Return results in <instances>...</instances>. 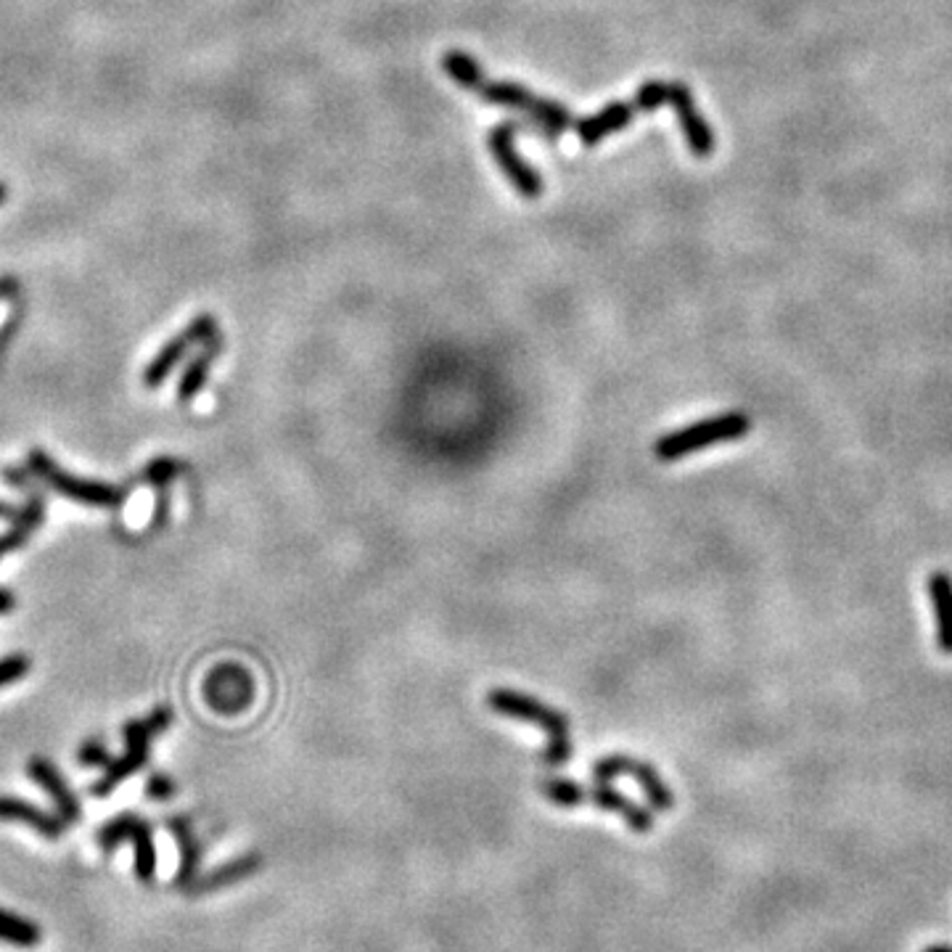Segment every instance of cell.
Segmentation results:
<instances>
[{
	"label": "cell",
	"mask_w": 952,
	"mask_h": 952,
	"mask_svg": "<svg viewBox=\"0 0 952 952\" xmlns=\"http://www.w3.org/2000/svg\"><path fill=\"white\" fill-rule=\"evenodd\" d=\"M487 706L495 714L508 719H517V723L535 725L545 733V749L540 759L548 768H562L569 762V757L575 755V744H571V723L564 712L553 710L551 704L540 701L530 693L511 691V688H495L487 693Z\"/></svg>",
	"instance_id": "6da1fadb"
},
{
	"label": "cell",
	"mask_w": 952,
	"mask_h": 952,
	"mask_svg": "<svg viewBox=\"0 0 952 952\" xmlns=\"http://www.w3.org/2000/svg\"><path fill=\"white\" fill-rule=\"evenodd\" d=\"M537 789L540 794L556 804V807L575 809V807H582V804H590V807L603 809V813L620 815L633 834L654 831L651 813H648L646 807H641V804H635L630 796L622 794V791L607 786V783H596V786L588 789V786H580V783L569 781V778H543V781L537 783Z\"/></svg>",
	"instance_id": "7a4b0ae2"
},
{
	"label": "cell",
	"mask_w": 952,
	"mask_h": 952,
	"mask_svg": "<svg viewBox=\"0 0 952 952\" xmlns=\"http://www.w3.org/2000/svg\"><path fill=\"white\" fill-rule=\"evenodd\" d=\"M172 725V710L170 706H157L149 717L133 719L122 728V738H125V751L120 757H114L112 762L104 768V775L90 786L93 796H109L122 781L140 773L149 762V751L154 736L165 733Z\"/></svg>",
	"instance_id": "3957f363"
},
{
	"label": "cell",
	"mask_w": 952,
	"mask_h": 952,
	"mask_svg": "<svg viewBox=\"0 0 952 952\" xmlns=\"http://www.w3.org/2000/svg\"><path fill=\"white\" fill-rule=\"evenodd\" d=\"M751 432V418L746 413H719L704 421L691 423V427L678 429L654 442V455L659 461L672 463L685 458V455L701 453V450H710L719 442H736Z\"/></svg>",
	"instance_id": "277c9868"
},
{
	"label": "cell",
	"mask_w": 952,
	"mask_h": 952,
	"mask_svg": "<svg viewBox=\"0 0 952 952\" xmlns=\"http://www.w3.org/2000/svg\"><path fill=\"white\" fill-rule=\"evenodd\" d=\"M27 468L37 476V479L45 481L50 490L64 495V498L75 500V503L95 506V508H117L122 500H125V492H122L120 487L106 485V481H99V479H82V476L64 472L59 463L50 458L45 450H37V447L30 450Z\"/></svg>",
	"instance_id": "5b68a950"
},
{
	"label": "cell",
	"mask_w": 952,
	"mask_h": 952,
	"mask_svg": "<svg viewBox=\"0 0 952 952\" xmlns=\"http://www.w3.org/2000/svg\"><path fill=\"white\" fill-rule=\"evenodd\" d=\"M202 693L212 712L223 714V717H236L252 706L257 685L247 667L236 665V661H223V665L212 667L204 678Z\"/></svg>",
	"instance_id": "8992f818"
},
{
	"label": "cell",
	"mask_w": 952,
	"mask_h": 952,
	"mask_svg": "<svg viewBox=\"0 0 952 952\" xmlns=\"http://www.w3.org/2000/svg\"><path fill=\"white\" fill-rule=\"evenodd\" d=\"M593 775L598 783H609L614 781V778L630 775L635 778V783H638L643 794H646V800L656 813H670L675 807V794L670 791V786L665 783V778L659 775V770L654 768V764H648L646 759H635L627 755H611V757H601L593 764Z\"/></svg>",
	"instance_id": "52a82bcc"
},
{
	"label": "cell",
	"mask_w": 952,
	"mask_h": 952,
	"mask_svg": "<svg viewBox=\"0 0 952 952\" xmlns=\"http://www.w3.org/2000/svg\"><path fill=\"white\" fill-rule=\"evenodd\" d=\"M519 131V122H500V125H495L490 135H487V146H490L492 159L498 162L500 170H503V175L511 180L513 189L519 191V196L540 199L543 196V178L537 175L535 167L526 165L524 159L519 157L517 146H513V138H517Z\"/></svg>",
	"instance_id": "ba28073f"
},
{
	"label": "cell",
	"mask_w": 952,
	"mask_h": 952,
	"mask_svg": "<svg viewBox=\"0 0 952 952\" xmlns=\"http://www.w3.org/2000/svg\"><path fill=\"white\" fill-rule=\"evenodd\" d=\"M215 337H220V333H217L215 315H199L194 324L185 328V331H180L175 339H170V342H167L162 350L154 355L151 363L146 365V371H144L146 387L149 389L162 387V384L167 382V376H170V373L178 369L180 360L185 358V352H189L191 347L207 344Z\"/></svg>",
	"instance_id": "9c48e42d"
},
{
	"label": "cell",
	"mask_w": 952,
	"mask_h": 952,
	"mask_svg": "<svg viewBox=\"0 0 952 952\" xmlns=\"http://www.w3.org/2000/svg\"><path fill=\"white\" fill-rule=\"evenodd\" d=\"M670 106L675 109V114H678L680 131H683L685 144H688V149H691L693 157H699V159L712 157L714 154V133L710 131V125H706V120L701 117L696 101H693L691 90H688L683 82H672Z\"/></svg>",
	"instance_id": "30bf717a"
},
{
	"label": "cell",
	"mask_w": 952,
	"mask_h": 952,
	"mask_svg": "<svg viewBox=\"0 0 952 952\" xmlns=\"http://www.w3.org/2000/svg\"><path fill=\"white\" fill-rule=\"evenodd\" d=\"M641 114L638 104H635V99L630 101H614V104H607L601 109V112L593 114V117H585L577 120L575 133L580 135V144L588 146V149H593V146L601 144L603 138H609V135L622 133L625 127Z\"/></svg>",
	"instance_id": "8fae6325"
},
{
	"label": "cell",
	"mask_w": 952,
	"mask_h": 952,
	"mask_svg": "<svg viewBox=\"0 0 952 952\" xmlns=\"http://www.w3.org/2000/svg\"><path fill=\"white\" fill-rule=\"evenodd\" d=\"M27 775L45 791V794L50 796V800H54L56 813H59L64 820L67 823L80 820V815H82L80 802H77L75 791L69 789L67 778H64L59 770L54 768V762H50V759L32 757L27 762Z\"/></svg>",
	"instance_id": "7c38bea8"
},
{
	"label": "cell",
	"mask_w": 952,
	"mask_h": 952,
	"mask_svg": "<svg viewBox=\"0 0 952 952\" xmlns=\"http://www.w3.org/2000/svg\"><path fill=\"white\" fill-rule=\"evenodd\" d=\"M0 820L9 823H22L30 826L32 831H37L45 839H61L67 831V820L61 815L48 813V809L37 807L27 800H19V796H0Z\"/></svg>",
	"instance_id": "4fadbf2b"
},
{
	"label": "cell",
	"mask_w": 952,
	"mask_h": 952,
	"mask_svg": "<svg viewBox=\"0 0 952 952\" xmlns=\"http://www.w3.org/2000/svg\"><path fill=\"white\" fill-rule=\"evenodd\" d=\"M262 863H265V860H262L260 852H247L241 854V858L228 860V863L215 868V871L204 873V876H196L189 886H185V892L209 894V892L225 889V886H234L238 881L254 876V873L262 868Z\"/></svg>",
	"instance_id": "5bb4252c"
},
{
	"label": "cell",
	"mask_w": 952,
	"mask_h": 952,
	"mask_svg": "<svg viewBox=\"0 0 952 952\" xmlns=\"http://www.w3.org/2000/svg\"><path fill=\"white\" fill-rule=\"evenodd\" d=\"M167 831L175 836V841L180 847V868H178V876H175V886L185 889V886H189L191 881L199 876V865H202L204 847H202V841L196 839V831H194V826H191V820L183 818V815H175V818L167 820Z\"/></svg>",
	"instance_id": "9a60e30c"
},
{
	"label": "cell",
	"mask_w": 952,
	"mask_h": 952,
	"mask_svg": "<svg viewBox=\"0 0 952 952\" xmlns=\"http://www.w3.org/2000/svg\"><path fill=\"white\" fill-rule=\"evenodd\" d=\"M926 588L937 611V643L944 654H952V577L948 571H934Z\"/></svg>",
	"instance_id": "2e32d148"
},
{
	"label": "cell",
	"mask_w": 952,
	"mask_h": 952,
	"mask_svg": "<svg viewBox=\"0 0 952 952\" xmlns=\"http://www.w3.org/2000/svg\"><path fill=\"white\" fill-rule=\"evenodd\" d=\"M220 350H223L220 337H215L212 342L204 344V350L199 352L196 358H191V363L185 365L183 376H180V382H178V400L180 403L194 400L199 392H202L204 384H207L212 363H215L217 355H220Z\"/></svg>",
	"instance_id": "e0dca14e"
},
{
	"label": "cell",
	"mask_w": 952,
	"mask_h": 952,
	"mask_svg": "<svg viewBox=\"0 0 952 952\" xmlns=\"http://www.w3.org/2000/svg\"><path fill=\"white\" fill-rule=\"evenodd\" d=\"M135 847V876L144 884H151L157 879V845H154V831L146 820H138L131 836Z\"/></svg>",
	"instance_id": "ac0fdd59"
},
{
	"label": "cell",
	"mask_w": 952,
	"mask_h": 952,
	"mask_svg": "<svg viewBox=\"0 0 952 952\" xmlns=\"http://www.w3.org/2000/svg\"><path fill=\"white\" fill-rule=\"evenodd\" d=\"M0 942L14 948H37L43 942V929L30 918L0 910Z\"/></svg>",
	"instance_id": "d6986e66"
},
{
	"label": "cell",
	"mask_w": 952,
	"mask_h": 952,
	"mask_svg": "<svg viewBox=\"0 0 952 952\" xmlns=\"http://www.w3.org/2000/svg\"><path fill=\"white\" fill-rule=\"evenodd\" d=\"M138 815L135 813H122L117 818H112L104 826L99 828V834H95V841H99V847L104 849V852H114V849L125 845L127 839H131L135 826H138Z\"/></svg>",
	"instance_id": "ffe728a7"
},
{
	"label": "cell",
	"mask_w": 952,
	"mask_h": 952,
	"mask_svg": "<svg viewBox=\"0 0 952 952\" xmlns=\"http://www.w3.org/2000/svg\"><path fill=\"white\" fill-rule=\"evenodd\" d=\"M180 472H183V463L175 458H154L149 461V466L144 468V481L146 485L157 487V490H165L167 485H170L172 479H178Z\"/></svg>",
	"instance_id": "44dd1931"
},
{
	"label": "cell",
	"mask_w": 952,
	"mask_h": 952,
	"mask_svg": "<svg viewBox=\"0 0 952 952\" xmlns=\"http://www.w3.org/2000/svg\"><path fill=\"white\" fill-rule=\"evenodd\" d=\"M32 661L27 654H9L0 659V688L5 685H14L19 680L24 678V675L30 672Z\"/></svg>",
	"instance_id": "7402d4cb"
},
{
	"label": "cell",
	"mask_w": 952,
	"mask_h": 952,
	"mask_svg": "<svg viewBox=\"0 0 952 952\" xmlns=\"http://www.w3.org/2000/svg\"><path fill=\"white\" fill-rule=\"evenodd\" d=\"M112 751L106 749L104 744L101 741H86L80 746V749H77V764H80V768H101L104 770L109 762H112Z\"/></svg>",
	"instance_id": "603a6c76"
},
{
	"label": "cell",
	"mask_w": 952,
	"mask_h": 952,
	"mask_svg": "<svg viewBox=\"0 0 952 952\" xmlns=\"http://www.w3.org/2000/svg\"><path fill=\"white\" fill-rule=\"evenodd\" d=\"M144 791H146V796H149V800H154V802H167L178 794V786L170 775L151 773L149 781H146Z\"/></svg>",
	"instance_id": "cb8c5ba5"
},
{
	"label": "cell",
	"mask_w": 952,
	"mask_h": 952,
	"mask_svg": "<svg viewBox=\"0 0 952 952\" xmlns=\"http://www.w3.org/2000/svg\"><path fill=\"white\" fill-rule=\"evenodd\" d=\"M30 537H32V535H30L27 530H22V526L11 524V530H9V532H3V535H0V558L9 556V553H14V551L22 548V545L27 543Z\"/></svg>",
	"instance_id": "d4e9b609"
},
{
	"label": "cell",
	"mask_w": 952,
	"mask_h": 952,
	"mask_svg": "<svg viewBox=\"0 0 952 952\" xmlns=\"http://www.w3.org/2000/svg\"><path fill=\"white\" fill-rule=\"evenodd\" d=\"M32 474L27 466H9V468H3V479L9 481L11 487H14V490H24V492H35V487H32Z\"/></svg>",
	"instance_id": "484cf974"
},
{
	"label": "cell",
	"mask_w": 952,
	"mask_h": 952,
	"mask_svg": "<svg viewBox=\"0 0 952 952\" xmlns=\"http://www.w3.org/2000/svg\"><path fill=\"white\" fill-rule=\"evenodd\" d=\"M16 609V598L9 588H0V616L11 614Z\"/></svg>",
	"instance_id": "4316f807"
},
{
	"label": "cell",
	"mask_w": 952,
	"mask_h": 952,
	"mask_svg": "<svg viewBox=\"0 0 952 952\" xmlns=\"http://www.w3.org/2000/svg\"><path fill=\"white\" fill-rule=\"evenodd\" d=\"M16 508L11 503H0V519H14Z\"/></svg>",
	"instance_id": "83f0119b"
},
{
	"label": "cell",
	"mask_w": 952,
	"mask_h": 952,
	"mask_svg": "<svg viewBox=\"0 0 952 952\" xmlns=\"http://www.w3.org/2000/svg\"><path fill=\"white\" fill-rule=\"evenodd\" d=\"M923 952H952V948H948V944H934V948H926Z\"/></svg>",
	"instance_id": "f1b7e54d"
},
{
	"label": "cell",
	"mask_w": 952,
	"mask_h": 952,
	"mask_svg": "<svg viewBox=\"0 0 952 952\" xmlns=\"http://www.w3.org/2000/svg\"><path fill=\"white\" fill-rule=\"evenodd\" d=\"M0 202H5V185L0 183Z\"/></svg>",
	"instance_id": "f546056e"
},
{
	"label": "cell",
	"mask_w": 952,
	"mask_h": 952,
	"mask_svg": "<svg viewBox=\"0 0 952 952\" xmlns=\"http://www.w3.org/2000/svg\"><path fill=\"white\" fill-rule=\"evenodd\" d=\"M0 292H3V288H0Z\"/></svg>",
	"instance_id": "4dcf8cb0"
}]
</instances>
